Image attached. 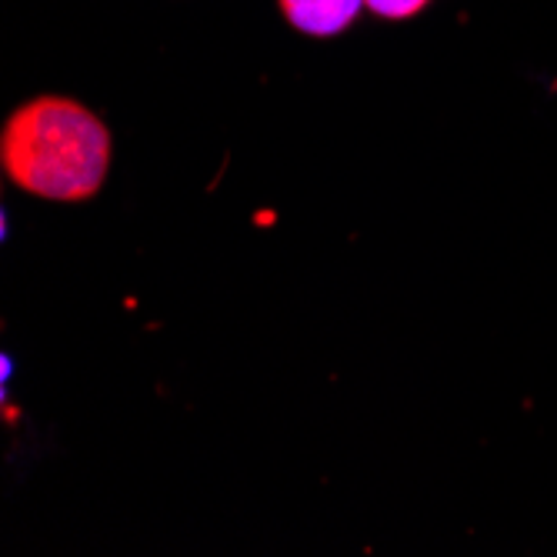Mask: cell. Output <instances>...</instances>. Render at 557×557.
<instances>
[{"instance_id":"2","label":"cell","mask_w":557,"mask_h":557,"mask_svg":"<svg viewBox=\"0 0 557 557\" xmlns=\"http://www.w3.org/2000/svg\"><path fill=\"white\" fill-rule=\"evenodd\" d=\"M284 17L311 37H334L358 21L364 0H277Z\"/></svg>"},{"instance_id":"3","label":"cell","mask_w":557,"mask_h":557,"mask_svg":"<svg viewBox=\"0 0 557 557\" xmlns=\"http://www.w3.org/2000/svg\"><path fill=\"white\" fill-rule=\"evenodd\" d=\"M431 0H364V8L374 11L384 21H408L414 14H421Z\"/></svg>"},{"instance_id":"1","label":"cell","mask_w":557,"mask_h":557,"mask_svg":"<svg viewBox=\"0 0 557 557\" xmlns=\"http://www.w3.org/2000/svg\"><path fill=\"white\" fill-rule=\"evenodd\" d=\"M0 164L34 197L81 205L104 187L111 134L77 100L37 97L11 114L0 137Z\"/></svg>"}]
</instances>
